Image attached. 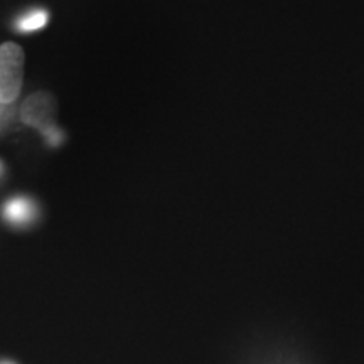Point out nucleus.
<instances>
[{
	"instance_id": "obj_4",
	"label": "nucleus",
	"mask_w": 364,
	"mask_h": 364,
	"mask_svg": "<svg viewBox=\"0 0 364 364\" xmlns=\"http://www.w3.org/2000/svg\"><path fill=\"white\" fill-rule=\"evenodd\" d=\"M48 12L43 11V9H36V11L27 12L26 16H22L19 21H17V29L21 33H33V31H39L48 24Z\"/></svg>"
},
{
	"instance_id": "obj_3",
	"label": "nucleus",
	"mask_w": 364,
	"mask_h": 364,
	"mask_svg": "<svg viewBox=\"0 0 364 364\" xmlns=\"http://www.w3.org/2000/svg\"><path fill=\"white\" fill-rule=\"evenodd\" d=\"M4 218L11 223V225H27L34 220L36 208L31 199L27 198H12L4 204Z\"/></svg>"
},
{
	"instance_id": "obj_2",
	"label": "nucleus",
	"mask_w": 364,
	"mask_h": 364,
	"mask_svg": "<svg viewBox=\"0 0 364 364\" xmlns=\"http://www.w3.org/2000/svg\"><path fill=\"white\" fill-rule=\"evenodd\" d=\"M54 113H56V103L51 95L48 93H36L27 98V102L22 107L21 117L27 125L34 127L39 132L48 134L49 130L56 129L54 125Z\"/></svg>"
},
{
	"instance_id": "obj_6",
	"label": "nucleus",
	"mask_w": 364,
	"mask_h": 364,
	"mask_svg": "<svg viewBox=\"0 0 364 364\" xmlns=\"http://www.w3.org/2000/svg\"><path fill=\"white\" fill-rule=\"evenodd\" d=\"M0 364H14V363H0Z\"/></svg>"
},
{
	"instance_id": "obj_1",
	"label": "nucleus",
	"mask_w": 364,
	"mask_h": 364,
	"mask_svg": "<svg viewBox=\"0 0 364 364\" xmlns=\"http://www.w3.org/2000/svg\"><path fill=\"white\" fill-rule=\"evenodd\" d=\"M24 78V53L21 46H0V103L12 105L19 97Z\"/></svg>"
},
{
	"instance_id": "obj_5",
	"label": "nucleus",
	"mask_w": 364,
	"mask_h": 364,
	"mask_svg": "<svg viewBox=\"0 0 364 364\" xmlns=\"http://www.w3.org/2000/svg\"><path fill=\"white\" fill-rule=\"evenodd\" d=\"M11 108H9V105H2L0 103V129H4L9 124V120H11Z\"/></svg>"
}]
</instances>
